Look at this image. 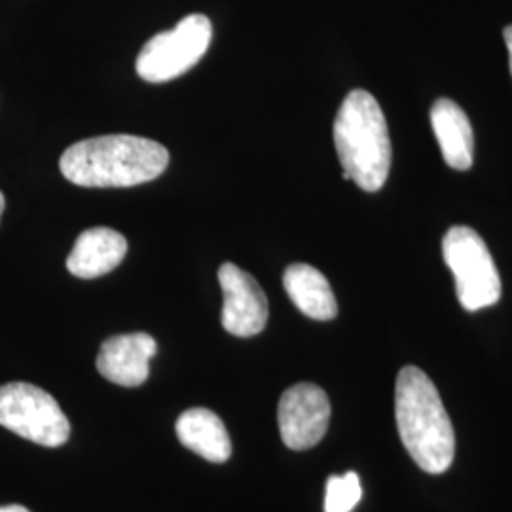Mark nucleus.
I'll return each mask as SVG.
<instances>
[{
  "label": "nucleus",
  "instance_id": "9b49d317",
  "mask_svg": "<svg viewBox=\"0 0 512 512\" xmlns=\"http://www.w3.org/2000/svg\"><path fill=\"white\" fill-rule=\"evenodd\" d=\"M431 126L439 141L444 162L456 171L473 165L475 135L467 114L452 99H437L431 109Z\"/></svg>",
  "mask_w": 512,
  "mask_h": 512
},
{
  "label": "nucleus",
  "instance_id": "4468645a",
  "mask_svg": "<svg viewBox=\"0 0 512 512\" xmlns=\"http://www.w3.org/2000/svg\"><path fill=\"white\" fill-rule=\"evenodd\" d=\"M363 488L357 473L330 476L327 480L325 512H351L361 501Z\"/></svg>",
  "mask_w": 512,
  "mask_h": 512
},
{
  "label": "nucleus",
  "instance_id": "f8f14e48",
  "mask_svg": "<svg viewBox=\"0 0 512 512\" xmlns=\"http://www.w3.org/2000/svg\"><path fill=\"white\" fill-rule=\"evenodd\" d=\"M177 437L190 452L211 463H224L232 456V440L224 421L213 410L190 408L177 420Z\"/></svg>",
  "mask_w": 512,
  "mask_h": 512
},
{
  "label": "nucleus",
  "instance_id": "20e7f679",
  "mask_svg": "<svg viewBox=\"0 0 512 512\" xmlns=\"http://www.w3.org/2000/svg\"><path fill=\"white\" fill-rule=\"evenodd\" d=\"M444 262L456 279L459 304L467 311L499 302L501 277L486 241L469 226H454L442 241Z\"/></svg>",
  "mask_w": 512,
  "mask_h": 512
},
{
  "label": "nucleus",
  "instance_id": "39448f33",
  "mask_svg": "<svg viewBox=\"0 0 512 512\" xmlns=\"http://www.w3.org/2000/svg\"><path fill=\"white\" fill-rule=\"evenodd\" d=\"M213 38L211 19L203 14H190L175 29L158 33L137 55V74L150 84H162L188 73L205 52Z\"/></svg>",
  "mask_w": 512,
  "mask_h": 512
},
{
  "label": "nucleus",
  "instance_id": "ddd939ff",
  "mask_svg": "<svg viewBox=\"0 0 512 512\" xmlns=\"http://www.w3.org/2000/svg\"><path fill=\"white\" fill-rule=\"evenodd\" d=\"M283 287L306 317L330 321L338 315V304L327 277L310 264H291L283 274Z\"/></svg>",
  "mask_w": 512,
  "mask_h": 512
},
{
  "label": "nucleus",
  "instance_id": "2eb2a0df",
  "mask_svg": "<svg viewBox=\"0 0 512 512\" xmlns=\"http://www.w3.org/2000/svg\"><path fill=\"white\" fill-rule=\"evenodd\" d=\"M503 38H505V44H507V50H509V63H511L512 74V25L505 27V31H503Z\"/></svg>",
  "mask_w": 512,
  "mask_h": 512
},
{
  "label": "nucleus",
  "instance_id": "9d476101",
  "mask_svg": "<svg viewBox=\"0 0 512 512\" xmlns=\"http://www.w3.org/2000/svg\"><path fill=\"white\" fill-rule=\"evenodd\" d=\"M128 253V239L120 232L97 226L82 232L67 258V270L80 279H95L120 266Z\"/></svg>",
  "mask_w": 512,
  "mask_h": 512
},
{
  "label": "nucleus",
  "instance_id": "f257e3e1",
  "mask_svg": "<svg viewBox=\"0 0 512 512\" xmlns=\"http://www.w3.org/2000/svg\"><path fill=\"white\" fill-rule=\"evenodd\" d=\"M169 165L164 145L137 135H101L67 148L59 169L86 188H128L158 179Z\"/></svg>",
  "mask_w": 512,
  "mask_h": 512
},
{
  "label": "nucleus",
  "instance_id": "dca6fc26",
  "mask_svg": "<svg viewBox=\"0 0 512 512\" xmlns=\"http://www.w3.org/2000/svg\"><path fill=\"white\" fill-rule=\"evenodd\" d=\"M0 512H29V509H25L21 505H4V507H0Z\"/></svg>",
  "mask_w": 512,
  "mask_h": 512
},
{
  "label": "nucleus",
  "instance_id": "6e6552de",
  "mask_svg": "<svg viewBox=\"0 0 512 512\" xmlns=\"http://www.w3.org/2000/svg\"><path fill=\"white\" fill-rule=\"evenodd\" d=\"M219 281L224 294V330L238 338L260 334L268 323V298L255 277L232 262H224L219 268Z\"/></svg>",
  "mask_w": 512,
  "mask_h": 512
},
{
  "label": "nucleus",
  "instance_id": "f3484780",
  "mask_svg": "<svg viewBox=\"0 0 512 512\" xmlns=\"http://www.w3.org/2000/svg\"><path fill=\"white\" fill-rule=\"evenodd\" d=\"M4 207H6V200H4V194L0 192V217H2V213H4Z\"/></svg>",
  "mask_w": 512,
  "mask_h": 512
},
{
  "label": "nucleus",
  "instance_id": "7ed1b4c3",
  "mask_svg": "<svg viewBox=\"0 0 512 512\" xmlns=\"http://www.w3.org/2000/svg\"><path fill=\"white\" fill-rule=\"evenodd\" d=\"M334 147L346 181H353L365 192L382 190L393 150L384 110L372 93H348L334 120Z\"/></svg>",
  "mask_w": 512,
  "mask_h": 512
},
{
  "label": "nucleus",
  "instance_id": "0eeeda50",
  "mask_svg": "<svg viewBox=\"0 0 512 512\" xmlns=\"http://www.w3.org/2000/svg\"><path fill=\"white\" fill-rule=\"evenodd\" d=\"M329 421V397L319 385H293L279 399V433L291 450L302 452L319 444L327 435Z\"/></svg>",
  "mask_w": 512,
  "mask_h": 512
},
{
  "label": "nucleus",
  "instance_id": "f03ea898",
  "mask_svg": "<svg viewBox=\"0 0 512 512\" xmlns=\"http://www.w3.org/2000/svg\"><path fill=\"white\" fill-rule=\"evenodd\" d=\"M395 418L403 446L421 471L446 473L456 456L454 425L439 389L418 366H404L395 384Z\"/></svg>",
  "mask_w": 512,
  "mask_h": 512
},
{
  "label": "nucleus",
  "instance_id": "423d86ee",
  "mask_svg": "<svg viewBox=\"0 0 512 512\" xmlns=\"http://www.w3.org/2000/svg\"><path fill=\"white\" fill-rule=\"evenodd\" d=\"M0 425L46 448L63 446L71 435V423L54 397L25 382L0 385Z\"/></svg>",
  "mask_w": 512,
  "mask_h": 512
},
{
  "label": "nucleus",
  "instance_id": "1a4fd4ad",
  "mask_svg": "<svg viewBox=\"0 0 512 512\" xmlns=\"http://www.w3.org/2000/svg\"><path fill=\"white\" fill-rule=\"evenodd\" d=\"M158 344L147 332L118 334L103 342L95 366L103 378L122 387H139L148 380V363Z\"/></svg>",
  "mask_w": 512,
  "mask_h": 512
}]
</instances>
